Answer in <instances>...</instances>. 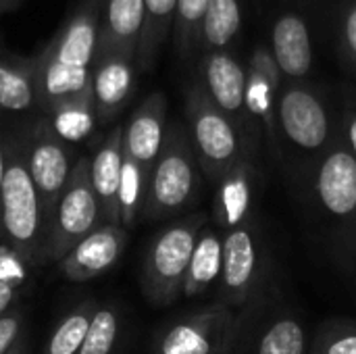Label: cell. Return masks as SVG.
<instances>
[{
    "mask_svg": "<svg viewBox=\"0 0 356 354\" xmlns=\"http://www.w3.org/2000/svg\"><path fill=\"white\" fill-rule=\"evenodd\" d=\"M340 129L334 104L317 83L286 81L277 98V144L280 161L292 152L300 161H313V169Z\"/></svg>",
    "mask_w": 356,
    "mask_h": 354,
    "instance_id": "obj_1",
    "label": "cell"
},
{
    "mask_svg": "<svg viewBox=\"0 0 356 354\" xmlns=\"http://www.w3.org/2000/svg\"><path fill=\"white\" fill-rule=\"evenodd\" d=\"M0 227L23 263L46 259V221L38 190L25 165L23 144L6 140V171L0 192Z\"/></svg>",
    "mask_w": 356,
    "mask_h": 354,
    "instance_id": "obj_2",
    "label": "cell"
},
{
    "mask_svg": "<svg viewBox=\"0 0 356 354\" xmlns=\"http://www.w3.org/2000/svg\"><path fill=\"white\" fill-rule=\"evenodd\" d=\"M200 190V165L181 121L167 123V134L159 159L150 171L142 215L165 219L188 209Z\"/></svg>",
    "mask_w": 356,
    "mask_h": 354,
    "instance_id": "obj_3",
    "label": "cell"
},
{
    "mask_svg": "<svg viewBox=\"0 0 356 354\" xmlns=\"http://www.w3.org/2000/svg\"><path fill=\"white\" fill-rule=\"evenodd\" d=\"M186 121L198 165L211 182L219 184L240 159H252L254 152L242 131L213 104L198 79L186 94Z\"/></svg>",
    "mask_w": 356,
    "mask_h": 354,
    "instance_id": "obj_4",
    "label": "cell"
},
{
    "mask_svg": "<svg viewBox=\"0 0 356 354\" xmlns=\"http://www.w3.org/2000/svg\"><path fill=\"white\" fill-rule=\"evenodd\" d=\"M204 223L207 217L198 213L169 225L154 238L142 267L144 292L154 305H173L184 296L188 265Z\"/></svg>",
    "mask_w": 356,
    "mask_h": 354,
    "instance_id": "obj_5",
    "label": "cell"
},
{
    "mask_svg": "<svg viewBox=\"0 0 356 354\" xmlns=\"http://www.w3.org/2000/svg\"><path fill=\"white\" fill-rule=\"evenodd\" d=\"M100 225L102 215L90 179V156L83 154L77 156L71 177L52 213L46 238V259L60 261Z\"/></svg>",
    "mask_w": 356,
    "mask_h": 354,
    "instance_id": "obj_6",
    "label": "cell"
},
{
    "mask_svg": "<svg viewBox=\"0 0 356 354\" xmlns=\"http://www.w3.org/2000/svg\"><path fill=\"white\" fill-rule=\"evenodd\" d=\"M25 165L31 175V182L38 190L44 221H46V238L52 213L58 204V198L71 177L73 171V150L67 142H63L50 127L48 119H42L35 123L31 134L21 142Z\"/></svg>",
    "mask_w": 356,
    "mask_h": 354,
    "instance_id": "obj_7",
    "label": "cell"
},
{
    "mask_svg": "<svg viewBox=\"0 0 356 354\" xmlns=\"http://www.w3.org/2000/svg\"><path fill=\"white\" fill-rule=\"evenodd\" d=\"M313 192L327 219L342 230V236L355 232L356 159L340 129L313 169Z\"/></svg>",
    "mask_w": 356,
    "mask_h": 354,
    "instance_id": "obj_8",
    "label": "cell"
},
{
    "mask_svg": "<svg viewBox=\"0 0 356 354\" xmlns=\"http://www.w3.org/2000/svg\"><path fill=\"white\" fill-rule=\"evenodd\" d=\"M198 83L213 104L236 123L252 152L261 148L263 138L246 108V65L232 50H209L200 61Z\"/></svg>",
    "mask_w": 356,
    "mask_h": 354,
    "instance_id": "obj_9",
    "label": "cell"
},
{
    "mask_svg": "<svg viewBox=\"0 0 356 354\" xmlns=\"http://www.w3.org/2000/svg\"><path fill=\"white\" fill-rule=\"evenodd\" d=\"M267 44L286 81L309 79L315 65V38L311 17L298 0L277 8L269 25Z\"/></svg>",
    "mask_w": 356,
    "mask_h": 354,
    "instance_id": "obj_10",
    "label": "cell"
},
{
    "mask_svg": "<svg viewBox=\"0 0 356 354\" xmlns=\"http://www.w3.org/2000/svg\"><path fill=\"white\" fill-rule=\"evenodd\" d=\"M246 65V108L257 125L261 138L271 148V154L280 161L277 144V98L284 86V77L275 65V58L267 42H257L250 50Z\"/></svg>",
    "mask_w": 356,
    "mask_h": 354,
    "instance_id": "obj_11",
    "label": "cell"
},
{
    "mask_svg": "<svg viewBox=\"0 0 356 354\" xmlns=\"http://www.w3.org/2000/svg\"><path fill=\"white\" fill-rule=\"evenodd\" d=\"M263 248L257 221L225 232L223 236V267H221V294L225 307H242L250 298L261 275Z\"/></svg>",
    "mask_w": 356,
    "mask_h": 354,
    "instance_id": "obj_12",
    "label": "cell"
},
{
    "mask_svg": "<svg viewBox=\"0 0 356 354\" xmlns=\"http://www.w3.org/2000/svg\"><path fill=\"white\" fill-rule=\"evenodd\" d=\"M236 332V319L225 305L196 313L173 325L159 344V354H223Z\"/></svg>",
    "mask_w": 356,
    "mask_h": 354,
    "instance_id": "obj_13",
    "label": "cell"
},
{
    "mask_svg": "<svg viewBox=\"0 0 356 354\" xmlns=\"http://www.w3.org/2000/svg\"><path fill=\"white\" fill-rule=\"evenodd\" d=\"M125 242L127 232L121 225L102 223L58 261V269L71 282L92 280L119 261Z\"/></svg>",
    "mask_w": 356,
    "mask_h": 354,
    "instance_id": "obj_14",
    "label": "cell"
},
{
    "mask_svg": "<svg viewBox=\"0 0 356 354\" xmlns=\"http://www.w3.org/2000/svg\"><path fill=\"white\" fill-rule=\"evenodd\" d=\"M167 134V98L163 92L150 94L123 127V152L140 163L148 173L159 159Z\"/></svg>",
    "mask_w": 356,
    "mask_h": 354,
    "instance_id": "obj_15",
    "label": "cell"
},
{
    "mask_svg": "<svg viewBox=\"0 0 356 354\" xmlns=\"http://www.w3.org/2000/svg\"><path fill=\"white\" fill-rule=\"evenodd\" d=\"M136 90V61L108 52L96 54L92 63V98L96 117L111 121L131 98Z\"/></svg>",
    "mask_w": 356,
    "mask_h": 354,
    "instance_id": "obj_16",
    "label": "cell"
},
{
    "mask_svg": "<svg viewBox=\"0 0 356 354\" xmlns=\"http://www.w3.org/2000/svg\"><path fill=\"white\" fill-rule=\"evenodd\" d=\"M144 29V0H102L96 54H125L136 61Z\"/></svg>",
    "mask_w": 356,
    "mask_h": 354,
    "instance_id": "obj_17",
    "label": "cell"
},
{
    "mask_svg": "<svg viewBox=\"0 0 356 354\" xmlns=\"http://www.w3.org/2000/svg\"><path fill=\"white\" fill-rule=\"evenodd\" d=\"M215 221L221 230L229 232L252 221V202L257 192V167L250 156L240 159L217 184Z\"/></svg>",
    "mask_w": 356,
    "mask_h": 354,
    "instance_id": "obj_18",
    "label": "cell"
},
{
    "mask_svg": "<svg viewBox=\"0 0 356 354\" xmlns=\"http://www.w3.org/2000/svg\"><path fill=\"white\" fill-rule=\"evenodd\" d=\"M123 165V125H117L90 159V179L100 204L102 223L121 225L119 184Z\"/></svg>",
    "mask_w": 356,
    "mask_h": 354,
    "instance_id": "obj_19",
    "label": "cell"
},
{
    "mask_svg": "<svg viewBox=\"0 0 356 354\" xmlns=\"http://www.w3.org/2000/svg\"><path fill=\"white\" fill-rule=\"evenodd\" d=\"M40 106L33 58H15L0 52V111L27 113Z\"/></svg>",
    "mask_w": 356,
    "mask_h": 354,
    "instance_id": "obj_20",
    "label": "cell"
},
{
    "mask_svg": "<svg viewBox=\"0 0 356 354\" xmlns=\"http://www.w3.org/2000/svg\"><path fill=\"white\" fill-rule=\"evenodd\" d=\"M246 0H209L200 23L198 48L209 50H232L244 27Z\"/></svg>",
    "mask_w": 356,
    "mask_h": 354,
    "instance_id": "obj_21",
    "label": "cell"
},
{
    "mask_svg": "<svg viewBox=\"0 0 356 354\" xmlns=\"http://www.w3.org/2000/svg\"><path fill=\"white\" fill-rule=\"evenodd\" d=\"M223 267V236L211 227H202L184 282V296L194 298L204 294L219 277Z\"/></svg>",
    "mask_w": 356,
    "mask_h": 354,
    "instance_id": "obj_22",
    "label": "cell"
},
{
    "mask_svg": "<svg viewBox=\"0 0 356 354\" xmlns=\"http://www.w3.org/2000/svg\"><path fill=\"white\" fill-rule=\"evenodd\" d=\"M177 13V0H144V29L136 54V65L140 69H150L173 31Z\"/></svg>",
    "mask_w": 356,
    "mask_h": 354,
    "instance_id": "obj_23",
    "label": "cell"
},
{
    "mask_svg": "<svg viewBox=\"0 0 356 354\" xmlns=\"http://www.w3.org/2000/svg\"><path fill=\"white\" fill-rule=\"evenodd\" d=\"M48 123L52 131L67 144H75L86 140L94 125H96V108H94V98L92 90L69 98L65 102H58L52 106L48 113Z\"/></svg>",
    "mask_w": 356,
    "mask_h": 354,
    "instance_id": "obj_24",
    "label": "cell"
},
{
    "mask_svg": "<svg viewBox=\"0 0 356 354\" xmlns=\"http://www.w3.org/2000/svg\"><path fill=\"white\" fill-rule=\"evenodd\" d=\"M148 186V173L140 167L138 161L123 152L121 165V184H119V213L121 227H131L142 211L144 196Z\"/></svg>",
    "mask_w": 356,
    "mask_h": 354,
    "instance_id": "obj_25",
    "label": "cell"
},
{
    "mask_svg": "<svg viewBox=\"0 0 356 354\" xmlns=\"http://www.w3.org/2000/svg\"><path fill=\"white\" fill-rule=\"evenodd\" d=\"M257 354H307V332L290 315L275 317L257 344Z\"/></svg>",
    "mask_w": 356,
    "mask_h": 354,
    "instance_id": "obj_26",
    "label": "cell"
},
{
    "mask_svg": "<svg viewBox=\"0 0 356 354\" xmlns=\"http://www.w3.org/2000/svg\"><path fill=\"white\" fill-rule=\"evenodd\" d=\"M94 311H96V305H94V303H81V305L75 307L71 313H67V315L63 317V321L56 325L54 334L50 336L44 354L79 353Z\"/></svg>",
    "mask_w": 356,
    "mask_h": 354,
    "instance_id": "obj_27",
    "label": "cell"
},
{
    "mask_svg": "<svg viewBox=\"0 0 356 354\" xmlns=\"http://www.w3.org/2000/svg\"><path fill=\"white\" fill-rule=\"evenodd\" d=\"M209 0H177V13L173 23V40L175 48L181 56H190L198 50L200 23Z\"/></svg>",
    "mask_w": 356,
    "mask_h": 354,
    "instance_id": "obj_28",
    "label": "cell"
},
{
    "mask_svg": "<svg viewBox=\"0 0 356 354\" xmlns=\"http://www.w3.org/2000/svg\"><path fill=\"white\" fill-rule=\"evenodd\" d=\"M119 336V315L111 307H96L77 354H111Z\"/></svg>",
    "mask_w": 356,
    "mask_h": 354,
    "instance_id": "obj_29",
    "label": "cell"
},
{
    "mask_svg": "<svg viewBox=\"0 0 356 354\" xmlns=\"http://www.w3.org/2000/svg\"><path fill=\"white\" fill-rule=\"evenodd\" d=\"M334 35L340 63L356 79V0H348L336 10Z\"/></svg>",
    "mask_w": 356,
    "mask_h": 354,
    "instance_id": "obj_30",
    "label": "cell"
},
{
    "mask_svg": "<svg viewBox=\"0 0 356 354\" xmlns=\"http://www.w3.org/2000/svg\"><path fill=\"white\" fill-rule=\"evenodd\" d=\"M311 354H356L355 323H327L313 340Z\"/></svg>",
    "mask_w": 356,
    "mask_h": 354,
    "instance_id": "obj_31",
    "label": "cell"
},
{
    "mask_svg": "<svg viewBox=\"0 0 356 354\" xmlns=\"http://www.w3.org/2000/svg\"><path fill=\"white\" fill-rule=\"evenodd\" d=\"M340 134L356 159V86H348L342 96Z\"/></svg>",
    "mask_w": 356,
    "mask_h": 354,
    "instance_id": "obj_32",
    "label": "cell"
},
{
    "mask_svg": "<svg viewBox=\"0 0 356 354\" xmlns=\"http://www.w3.org/2000/svg\"><path fill=\"white\" fill-rule=\"evenodd\" d=\"M23 311H8L0 317V354H8L23 338Z\"/></svg>",
    "mask_w": 356,
    "mask_h": 354,
    "instance_id": "obj_33",
    "label": "cell"
},
{
    "mask_svg": "<svg viewBox=\"0 0 356 354\" xmlns=\"http://www.w3.org/2000/svg\"><path fill=\"white\" fill-rule=\"evenodd\" d=\"M15 286L17 284L13 280L0 277V317L8 313V307L15 300Z\"/></svg>",
    "mask_w": 356,
    "mask_h": 354,
    "instance_id": "obj_34",
    "label": "cell"
},
{
    "mask_svg": "<svg viewBox=\"0 0 356 354\" xmlns=\"http://www.w3.org/2000/svg\"><path fill=\"white\" fill-rule=\"evenodd\" d=\"M4 171H6V140H4L2 129H0V192H2Z\"/></svg>",
    "mask_w": 356,
    "mask_h": 354,
    "instance_id": "obj_35",
    "label": "cell"
},
{
    "mask_svg": "<svg viewBox=\"0 0 356 354\" xmlns=\"http://www.w3.org/2000/svg\"><path fill=\"white\" fill-rule=\"evenodd\" d=\"M315 2H319L321 6H327V8H332V10H334V15H336V10H338L340 6H344L348 0H315Z\"/></svg>",
    "mask_w": 356,
    "mask_h": 354,
    "instance_id": "obj_36",
    "label": "cell"
},
{
    "mask_svg": "<svg viewBox=\"0 0 356 354\" xmlns=\"http://www.w3.org/2000/svg\"><path fill=\"white\" fill-rule=\"evenodd\" d=\"M8 354H27V348H25V340L21 338L15 346H13V351Z\"/></svg>",
    "mask_w": 356,
    "mask_h": 354,
    "instance_id": "obj_37",
    "label": "cell"
},
{
    "mask_svg": "<svg viewBox=\"0 0 356 354\" xmlns=\"http://www.w3.org/2000/svg\"><path fill=\"white\" fill-rule=\"evenodd\" d=\"M88 2H92V4H96V6H100V4H102V0H88Z\"/></svg>",
    "mask_w": 356,
    "mask_h": 354,
    "instance_id": "obj_38",
    "label": "cell"
},
{
    "mask_svg": "<svg viewBox=\"0 0 356 354\" xmlns=\"http://www.w3.org/2000/svg\"><path fill=\"white\" fill-rule=\"evenodd\" d=\"M355 234H356V213H355Z\"/></svg>",
    "mask_w": 356,
    "mask_h": 354,
    "instance_id": "obj_39",
    "label": "cell"
}]
</instances>
